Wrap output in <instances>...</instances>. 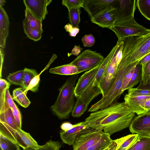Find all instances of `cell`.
<instances>
[{"mask_svg":"<svg viewBox=\"0 0 150 150\" xmlns=\"http://www.w3.org/2000/svg\"><path fill=\"white\" fill-rule=\"evenodd\" d=\"M135 116L124 102H117L91 113L84 122L90 128L110 136L129 127Z\"/></svg>","mask_w":150,"mask_h":150,"instance_id":"cell-1","label":"cell"},{"mask_svg":"<svg viewBox=\"0 0 150 150\" xmlns=\"http://www.w3.org/2000/svg\"><path fill=\"white\" fill-rule=\"evenodd\" d=\"M78 74L68 78L59 89V93L54 103L51 107L53 112L59 119H68L75 105L74 89Z\"/></svg>","mask_w":150,"mask_h":150,"instance_id":"cell-2","label":"cell"},{"mask_svg":"<svg viewBox=\"0 0 150 150\" xmlns=\"http://www.w3.org/2000/svg\"><path fill=\"white\" fill-rule=\"evenodd\" d=\"M121 59L128 65L136 66L150 52V32L143 35L132 36L125 38Z\"/></svg>","mask_w":150,"mask_h":150,"instance_id":"cell-3","label":"cell"},{"mask_svg":"<svg viewBox=\"0 0 150 150\" xmlns=\"http://www.w3.org/2000/svg\"><path fill=\"white\" fill-rule=\"evenodd\" d=\"M109 29L115 33L118 40H121L129 36L143 35L150 32V29H147L137 23L134 17L115 23Z\"/></svg>","mask_w":150,"mask_h":150,"instance_id":"cell-4","label":"cell"},{"mask_svg":"<svg viewBox=\"0 0 150 150\" xmlns=\"http://www.w3.org/2000/svg\"><path fill=\"white\" fill-rule=\"evenodd\" d=\"M118 45L115 52L110 61L105 72L100 84V88L102 92V96L110 89L117 71L119 64L122 55L124 42L118 40Z\"/></svg>","mask_w":150,"mask_h":150,"instance_id":"cell-5","label":"cell"},{"mask_svg":"<svg viewBox=\"0 0 150 150\" xmlns=\"http://www.w3.org/2000/svg\"><path fill=\"white\" fill-rule=\"evenodd\" d=\"M104 59L100 54L88 49L83 51L70 63L77 67L80 73L100 66Z\"/></svg>","mask_w":150,"mask_h":150,"instance_id":"cell-6","label":"cell"},{"mask_svg":"<svg viewBox=\"0 0 150 150\" xmlns=\"http://www.w3.org/2000/svg\"><path fill=\"white\" fill-rule=\"evenodd\" d=\"M103 93L101 89L98 87L93 88L84 95L77 98L76 101L71 113L72 117H80L86 110L90 102L100 94Z\"/></svg>","mask_w":150,"mask_h":150,"instance_id":"cell-7","label":"cell"},{"mask_svg":"<svg viewBox=\"0 0 150 150\" xmlns=\"http://www.w3.org/2000/svg\"><path fill=\"white\" fill-rule=\"evenodd\" d=\"M129 129L132 133L150 137V110L134 117Z\"/></svg>","mask_w":150,"mask_h":150,"instance_id":"cell-8","label":"cell"},{"mask_svg":"<svg viewBox=\"0 0 150 150\" xmlns=\"http://www.w3.org/2000/svg\"><path fill=\"white\" fill-rule=\"evenodd\" d=\"M115 0H84L83 8L91 18L115 8Z\"/></svg>","mask_w":150,"mask_h":150,"instance_id":"cell-9","label":"cell"},{"mask_svg":"<svg viewBox=\"0 0 150 150\" xmlns=\"http://www.w3.org/2000/svg\"><path fill=\"white\" fill-rule=\"evenodd\" d=\"M114 6L116 17L115 23L124 21L134 17L136 9L135 0H115Z\"/></svg>","mask_w":150,"mask_h":150,"instance_id":"cell-10","label":"cell"},{"mask_svg":"<svg viewBox=\"0 0 150 150\" xmlns=\"http://www.w3.org/2000/svg\"><path fill=\"white\" fill-rule=\"evenodd\" d=\"M103 131L95 129L78 137L72 145L73 150H86L101 139L104 134Z\"/></svg>","mask_w":150,"mask_h":150,"instance_id":"cell-11","label":"cell"},{"mask_svg":"<svg viewBox=\"0 0 150 150\" xmlns=\"http://www.w3.org/2000/svg\"><path fill=\"white\" fill-rule=\"evenodd\" d=\"M93 129L86 125L84 121L81 122L74 124V126L68 130H61L60 137L64 143L73 145L78 137Z\"/></svg>","mask_w":150,"mask_h":150,"instance_id":"cell-12","label":"cell"},{"mask_svg":"<svg viewBox=\"0 0 150 150\" xmlns=\"http://www.w3.org/2000/svg\"><path fill=\"white\" fill-rule=\"evenodd\" d=\"M118 45V42L117 41L116 45L113 47L108 55L105 58L103 62L100 65L99 68L92 81L80 96L85 95L94 87H98L100 88V83L107 67L116 51Z\"/></svg>","mask_w":150,"mask_h":150,"instance_id":"cell-13","label":"cell"},{"mask_svg":"<svg viewBox=\"0 0 150 150\" xmlns=\"http://www.w3.org/2000/svg\"><path fill=\"white\" fill-rule=\"evenodd\" d=\"M52 0H24L23 1L26 8L37 18L42 21L48 13L47 6L52 2Z\"/></svg>","mask_w":150,"mask_h":150,"instance_id":"cell-14","label":"cell"},{"mask_svg":"<svg viewBox=\"0 0 150 150\" xmlns=\"http://www.w3.org/2000/svg\"><path fill=\"white\" fill-rule=\"evenodd\" d=\"M115 8L90 18L91 22L103 28L110 29L113 26L116 21Z\"/></svg>","mask_w":150,"mask_h":150,"instance_id":"cell-15","label":"cell"},{"mask_svg":"<svg viewBox=\"0 0 150 150\" xmlns=\"http://www.w3.org/2000/svg\"><path fill=\"white\" fill-rule=\"evenodd\" d=\"M100 66L85 72L79 78L76 84L74 91L75 96L76 98L80 96L92 81L98 71Z\"/></svg>","mask_w":150,"mask_h":150,"instance_id":"cell-16","label":"cell"},{"mask_svg":"<svg viewBox=\"0 0 150 150\" xmlns=\"http://www.w3.org/2000/svg\"><path fill=\"white\" fill-rule=\"evenodd\" d=\"M150 98V96H132L126 94L124 102L133 112L139 115L144 113L145 110L141 105L142 103Z\"/></svg>","mask_w":150,"mask_h":150,"instance_id":"cell-17","label":"cell"},{"mask_svg":"<svg viewBox=\"0 0 150 150\" xmlns=\"http://www.w3.org/2000/svg\"><path fill=\"white\" fill-rule=\"evenodd\" d=\"M25 16L23 21V26L43 31L42 21L36 18L27 8L25 10Z\"/></svg>","mask_w":150,"mask_h":150,"instance_id":"cell-18","label":"cell"},{"mask_svg":"<svg viewBox=\"0 0 150 150\" xmlns=\"http://www.w3.org/2000/svg\"><path fill=\"white\" fill-rule=\"evenodd\" d=\"M49 72L52 74L65 75H73L79 74L77 68L71 63L51 68Z\"/></svg>","mask_w":150,"mask_h":150,"instance_id":"cell-19","label":"cell"},{"mask_svg":"<svg viewBox=\"0 0 150 150\" xmlns=\"http://www.w3.org/2000/svg\"><path fill=\"white\" fill-rule=\"evenodd\" d=\"M25 90L22 87L15 89L13 92V98L21 106L27 108L31 102L27 97Z\"/></svg>","mask_w":150,"mask_h":150,"instance_id":"cell-20","label":"cell"},{"mask_svg":"<svg viewBox=\"0 0 150 150\" xmlns=\"http://www.w3.org/2000/svg\"><path fill=\"white\" fill-rule=\"evenodd\" d=\"M127 150H150V137L139 136L136 142Z\"/></svg>","mask_w":150,"mask_h":150,"instance_id":"cell-21","label":"cell"},{"mask_svg":"<svg viewBox=\"0 0 150 150\" xmlns=\"http://www.w3.org/2000/svg\"><path fill=\"white\" fill-rule=\"evenodd\" d=\"M9 21L7 13L2 7H0V33L7 38L8 35Z\"/></svg>","mask_w":150,"mask_h":150,"instance_id":"cell-22","label":"cell"},{"mask_svg":"<svg viewBox=\"0 0 150 150\" xmlns=\"http://www.w3.org/2000/svg\"><path fill=\"white\" fill-rule=\"evenodd\" d=\"M110 135L104 133L100 140L96 143L86 150H102L110 145L112 142Z\"/></svg>","mask_w":150,"mask_h":150,"instance_id":"cell-23","label":"cell"},{"mask_svg":"<svg viewBox=\"0 0 150 150\" xmlns=\"http://www.w3.org/2000/svg\"><path fill=\"white\" fill-rule=\"evenodd\" d=\"M136 6L141 14L150 21V0H137Z\"/></svg>","mask_w":150,"mask_h":150,"instance_id":"cell-24","label":"cell"},{"mask_svg":"<svg viewBox=\"0 0 150 150\" xmlns=\"http://www.w3.org/2000/svg\"><path fill=\"white\" fill-rule=\"evenodd\" d=\"M80 8H73L68 10V14L70 24L74 27L79 28L81 11Z\"/></svg>","mask_w":150,"mask_h":150,"instance_id":"cell-25","label":"cell"},{"mask_svg":"<svg viewBox=\"0 0 150 150\" xmlns=\"http://www.w3.org/2000/svg\"><path fill=\"white\" fill-rule=\"evenodd\" d=\"M142 76V65L138 63L136 66L134 72L127 88V90L133 88L140 83Z\"/></svg>","mask_w":150,"mask_h":150,"instance_id":"cell-26","label":"cell"},{"mask_svg":"<svg viewBox=\"0 0 150 150\" xmlns=\"http://www.w3.org/2000/svg\"><path fill=\"white\" fill-rule=\"evenodd\" d=\"M0 146L1 150H20L19 146L0 134Z\"/></svg>","mask_w":150,"mask_h":150,"instance_id":"cell-27","label":"cell"},{"mask_svg":"<svg viewBox=\"0 0 150 150\" xmlns=\"http://www.w3.org/2000/svg\"><path fill=\"white\" fill-rule=\"evenodd\" d=\"M62 146V145L60 142L52 141L50 139L44 145H41L37 149L28 148L25 149H20V150H59Z\"/></svg>","mask_w":150,"mask_h":150,"instance_id":"cell-28","label":"cell"},{"mask_svg":"<svg viewBox=\"0 0 150 150\" xmlns=\"http://www.w3.org/2000/svg\"><path fill=\"white\" fill-rule=\"evenodd\" d=\"M23 74L24 70H21L10 74L7 79L12 84L23 87Z\"/></svg>","mask_w":150,"mask_h":150,"instance_id":"cell-29","label":"cell"},{"mask_svg":"<svg viewBox=\"0 0 150 150\" xmlns=\"http://www.w3.org/2000/svg\"><path fill=\"white\" fill-rule=\"evenodd\" d=\"M23 70V85L22 87L26 90L31 81L39 74L35 70L33 69L25 68Z\"/></svg>","mask_w":150,"mask_h":150,"instance_id":"cell-30","label":"cell"},{"mask_svg":"<svg viewBox=\"0 0 150 150\" xmlns=\"http://www.w3.org/2000/svg\"><path fill=\"white\" fill-rule=\"evenodd\" d=\"M23 28L25 34L30 39L35 41H37L41 39L43 31L32 29L25 26H23Z\"/></svg>","mask_w":150,"mask_h":150,"instance_id":"cell-31","label":"cell"},{"mask_svg":"<svg viewBox=\"0 0 150 150\" xmlns=\"http://www.w3.org/2000/svg\"><path fill=\"white\" fill-rule=\"evenodd\" d=\"M139 135L136 134L129 135L128 137L123 142L118 150H127L137 140Z\"/></svg>","mask_w":150,"mask_h":150,"instance_id":"cell-32","label":"cell"},{"mask_svg":"<svg viewBox=\"0 0 150 150\" xmlns=\"http://www.w3.org/2000/svg\"><path fill=\"white\" fill-rule=\"evenodd\" d=\"M84 0H63L62 1L63 5L66 7L68 10L73 8H83Z\"/></svg>","mask_w":150,"mask_h":150,"instance_id":"cell-33","label":"cell"},{"mask_svg":"<svg viewBox=\"0 0 150 150\" xmlns=\"http://www.w3.org/2000/svg\"><path fill=\"white\" fill-rule=\"evenodd\" d=\"M41 73V72L35 76L31 81L28 87L25 91L26 93L29 90L34 93H36L38 91L40 81V76Z\"/></svg>","mask_w":150,"mask_h":150,"instance_id":"cell-34","label":"cell"},{"mask_svg":"<svg viewBox=\"0 0 150 150\" xmlns=\"http://www.w3.org/2000/svg\"><path fill=\"white\" fill-rule=\"evenodd\" d=\"M150 79V61L142 67V76L139 85L145 84Z\"/></svg>","mask_w":150,"mask_h":150,"instance_id":"cell-35","label":"cell"},{"mask_svg":"<svg viewBox=\"0 0 150 150\" xmlns=\"http://www.w3.org/2000/svg\"><path fill=\"white\" fill-rule=\"evenodd\" d=\"M11 83L5 79H0V105L4 102L5 99V94L6 89L9 88Z\"/></svg>","mask_w":150,"mask_h":150,"instance_id":"cell-36","label":"cell"},{"mask_svg":"<svg viewBox=\"0 0 150 150\" xmlns=\"http://www.w3.org/2000/svg\"><path fill=\"white\" fill-rule=\"evenodd\" d=\"M127 94L132 96H150V90L132 88L128 90Z\"/></svg>","mask_w":150,"mask_h":150,"instance_id":"cell-37","label":"cell"},{"mask_svg":"<svg viewBox=\"0 0 150 150\" xmlns=\"http://www.w3.org/2000/svg\"><path fill=\"white\" fill-rule=\"evenodd\" d=\"M135 67L136 66L129 72L125 76L123 80L122 86L121 90V94L125 90H127V88L134 72Z\"/></svg>","mask_w":150,"mask_h":150,"instance_id":"cell-38","label":"cell"},{"mask_svg":"<svg viewBox=\"0 0 150 150\" xmlns=\"http://www.w3.org/2000/svg\"><path fill=\"white\" fill-rule=\"evenodd\" d=\"M84 47H90L92 46L95 43V39L92 34L85 35L81 39Z\"/></svg>","mask_w":150,"mask_h":150,"instance_id":"cell-39","label":"cell"},{"mask_svg":"<svg viewBox=\"0 0 150 150\" xmlns=\"http://www.w3.org/2000/svg\"><path fill=\"white\" fill-rule=\"evenodd\" d=\"M11 110L18 126L21 129L22 118L19 109L16 105Z\"/></svg>","mask_w":150,"mask_h":150,"instance_id":"cell-40","label":"cell"},{"mask_svg":"<svg viewBox=\"0 0 150 150\" xmlns=\"http://www.w3.org/2000/svg\"><path fill=\"white\" fill-rule=\"evenodd\" d=\"M67 31L69 32V35L71 37H75L79 31V28L74 27L70 24L68 23L64 26Z\"/></svg>","mask_w":150,"mask_h":150,"instance_id":"cell-41","label":"cell"},{"mask_svg":"<svg viewBox=\"0 0 150 150\" xmlns=\"http://www.w3.org/2000/svg\"><path fill=\"white\" fill-rule=\"evenodd\" d=\"M5 100L11 109L16 105L10 93L9 88H7L6 91L5 97Z\"/></svg>","mask_w":150,"mask_h":150,"instance_id":"cell-42","label":"cell"},{"mask_svg":"<svg viewBox=\"0 0 150 150\" xmlns=\"http://www.w3.org/2000/svg\"><path fill=\"white\" fill-rule=\"evenodd\" d=\"M82 50V49L79 46L75 45L71 53H68V56L69 57L72 55H78L80 53Z\"/></svg>","mask_w":150,"mask_h":150,"instance_id":"cell-43","label":"cell"},{"mask_svg":"<svg viewBox=\"0 0 150 150\" xmlns=\"http://www.w3.org/2000/svg\"><path fill=\"white\" fill-rule=\"evenodd\" d=\"M74 126L69 122H66L63 123L61 125L60 128L62 130L66 131L72 128Z\"/></svg>","mask_w":150,"mask_h":150,"instance_id":"cell-44","label":"cell"},{"mask_svg":"<svg viewBox=\"0 0 150 150\" xmlns=\"http://www.w3.org/2000/svg\"><path fill=\"white\" fill-rule=\"evenodd\" d=\"M149 61H150V52L141 59L138 63L141 64L142 65V67H143Z\"/></svg>","mask_w":150,"mask_h":150,"instance_id":"cell-45","label":"cell"},{"mask_svg":"<svg viewBox=\"0 0 150 150\" xmlns=\"http://www.w3.org/2000/svg\"><path fill=\"white\" fill-rule=\"evenodd\" d=\"M7 38L3 34L0 33V47L2 49L5 48Z\"/></svg>","mask_w":150,"mask_h":150,"instance_id":"cell-46","label":"cell"},{"mask_svg":"<svg viewBox=\"0 0 150 150\" xmlns=\"http://www.w3.org/2000/svg\"><path fill=\"white\" fill-rule=\"evenodd\" d=\"M141 105L145 112L150 110V98L142 103Z\"/></svg>","mask_w":150,"mask_h":150,"instance_id":"cell-47","label":"cell"},{"mask_svg":"<svg viewBox=\"0 0 150 150\" xmlns=\"http://www.w3.org/2000/svg\"><path fill=\"white\" fill-rule=\"evenodd\" d=\"M137 88L140 89L150 90V79L145 84L139 85Z\"/></svg>","mask_w":150,"mask_h":150,"instance_id":"cell-48","label":"cell"},{"mask_svg":"<svg viewBox=\"0 0 150 150\" xmlns=\"http://www.w3.org/2000/svg\"><path fill=\"white\" fill-rule=\"evenodd\" d=\"M0 53H1V68L2 66L3 62L4 57V52L3 49L0 48Z\"/></svg>","mask_w":150,"mask_h":150,"instance_id":"cell-49","label":"cell"},{"mask_svg":"<svg viewBox=\"0 0 150 150\" xmlns=\"http://www.w3.org/2000/svg\"><path fill=\"white\" fill-rule=\"evenodd\" d=\"M6 1L4 0H0V7H2L3 6L5 3Z\"/></svg>","mask_w":150,"mask_h":150,"instance_id":"cell-50","label":"cell"},{"mask_svg":"<svg viewBox=\"0 0 150 150\" xmlns=\"http://www.w3.org/2000/svg\"><path fill=\"white\" fill-rule=\"evenodd\" d=\"M119 148H118L117 149H115V150H117V149H118Z\"/></svg>","mask_w":150,"mask_h":150,"instance_id":"cell-51","label":"cell"},{"mask_svg":"<svg viewBox=\"0 0 150 150\" xmlns=\"http://www.w3.org/2000/svg\"><path fill=\"white\" fill-rule=\"evenodd\" d=\"M102 150H103V149H102Z\"/></svg>","mask_w":150,"mask_h":150,"instance_id":"cell-52","label":"cell"},{"mask_svg":"<svg viewBox=\"0 0 150 150\" xmlns=\"http://www.w3.org/2000/svg\"><path fill=\"white\" fill-rule=\"evenodd\" d=\"M118 149H117V150H118Z\"/></svg>","mask_w":150,"mask_h":150,"instance_id":"cell-53","label":"cell"}]
</instances>
